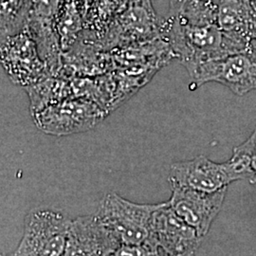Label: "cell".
I'll use <instances>...</instances> for the list:
<instances>
[{
    "mask_svg": "<svg viewBox=\"0 0 256 256\" xmlns=\"http://www.w3.org/2000/svg\"><path fill=\"white\" fill-rule=\"evenodd\" d=\"M162 34L189 75L202 64L236 54L214 21L169 16L162 24Z\"/></svg>",
    "mask_w": 256,
    "mask_h": 256,
    "instance_id": "cell-1",
    "label": "cell"
},
{
    "mask_svg": "<svg viewBox=\"0 0 256 256\" xmlns=\"http://www.w3.org/2000/svg\"><path fill=\"white\" fill-rule=\"evenodd\" d=\"M162 203L138 204L116 192H110L94 214L120 244L142 245L146 242L153 214Z\"/></svg>",
    "mask_w": 256,
    "mask_h": 256,
    "instance_id": "cell-2",
    "label": "cell"
},
{
    "mask_svg": "<svg viewBox=\"0 0 256 256\" xmlns=\"http://www.w3.org/2000/svg\"><path fill=\"white\" fill-rule=\"evenodd\" d=\"M106 116L99 104L86 97L70 96L32 115L43 133L63 137L92 130Z\"/></svg>",
    "mask_w": 256,
    "mask_h": 256,
    "instance_id": "cell-3",
    "label": "cell"
},
{
    "mask_svg": "<svg viewBox=\"0 0 256 256\" xmlns=\"http://www.w3.org/2000/svg\"><path fill=\"white\" fill-rule=\"evenodd\" d=\"M246 178L243 167L232 158L218 164L203 155L174 162L171 165L168 176L171 187L203 192H218L227 188L230 183Z\"/></svg>",
    "mask_w": 256,
    "mask_h": 256,
    "instance_id": "cell-4",
    "label": "cell"
},
{
    "mask_svg": "<svg viewBox=\"0 0 256 256\" xmlns=\"http://www.w3.org/2000/svg\"><path fill=\"white\" fill-rule=\"evenodd\" d=\"M72 220L52 210L30 212L23 236L12 256H62Z\"/></svg>",
    "mask_w": 256,
    "mask_h": 256,
    "instance_id": "cell-5",
    "label": "cell"
},
{
    "mask_svg": "<svg viewBox=\"0 0 256 256\" xmlns=\"http://www.w3.org/2000/svg\"><path fill=\"white\" fill-rule=\"evenodd\" d=\"M202 239L166 202L154 212L144 244L158 256H194Z\"/></svg>",
    "mask_w": 256,
    "mask_h": 256,
    "instance_id": "cell-6",
    "label": "cell"
},
{
    "mask_svg": "<svg viewBox=\"0 0 256 256\" xmlns=\"http://www.w3.org/2000/svg\"><path fill=\"white\" fill-rule=\"evenodd\" d=\"M1 64L10 81L22 88L52 75L27 27L1 39Z\"/></svg>",
    "mask_w": 256,
    "mask_h": 256,
    "instance_id": "cell-7",
    "label": "cell"
},
{
    "mask_svg": "<svg viewBox=\"0 0 256 256\" xmlns=\"http://www.w3.org/2000/svg\"><path fill=\"white\" fill-rule=\"evenodd\" d=\"M190 76L192 88L216 82L243 96L256 90V60L248 52L228 55L202 64Z\"/></svg>",
    "mask_w": 256,
    "mask_h": 256,
    "instance_id": "cell-8",
    "label": "cell"
},
{
    "mask_svg": "<svg viewBox=\"0 0 256 256\" xmlns=\"http://www.w3.org/2000/svg\"><path fill=\"white\" fill-rule=\"evenodd\" d=\"M171 188L172 196L168 200L170 207L200 238H204L222 209L227 188L214 192L180 187Z\"/></svg>",
    "mask_w": 256,
    "mask_h": 256,
    "instance_id": "cell-9",
    "label": "cell"
},
{
    "mask_svg": "<svg viewBox=\"0 0 256 256\" xmlns=\"http://www.w3.org/2000/svg\"><path fill=\"white\" fill-rule=\"evenodd\" d=\"M214 20L236 54L248 52L256 38V21L248 0H210Z\"/></svg>",
    "mask_w": 256,
    "mask_h": 256,
    "instance_id": "cell-10",
    "label": "cell"
},
{
    "mask_svg": "<svg viewBox=\"0 0 256 256\" xmlns=\"http://www.w3.org/2000/svg\"><path fill=\"white\" fill-rule=\"evenodd\" d=\"M122 244L95 214L72 220L62 256H108Z\"/></svg>",
    "mask_w": 256,
    "mask_h": 256,
    "instance_id": "cell-11",
    "label": "cell"
},
{
    "mask_svg": "<svg viewBox=\"0 0 256 256\" xmlns=\"http://www.w3.org/2000/svg\"><path fill=\"white\" fill-rule=\"evenodd\" d=\"M30 102V112L34 115L48 106L68 98L72 84L61 75H50L45 79L24 88Z\"/></svg>",
    "mask_w": 256,
    "mask_h": 256,
    "instance_id": "cell-12",
    "label": "cell"
},
{
    "mask_svg": "<svg viewBox=\"0 0 256 256\" xmlns=\"http://www.w3.org/2000/svg\"><path fill=\"white\" fill-rule=\"evenodd\" d=\"M27 0H1V39L27 27Z\"/></svg>",
    "mask_w": 256,
    "mask_h": 256,
    "instance_id": "cell-13",
    "label": "cell"
},
{
    "mask_svg": "<svg viewBox=\"0 0 256 256\" xmlns=\"http://www.w3.org/2000/svg\"><path fill=\"white\" fill-rule=\"evenodd\" d=\"M232 158L243 166L247 180L252 184L256 183V128L252 134L240 146L234 149Z\"/></svg>",
    "mask_w": 256,
    "mask_h": 256,
    "instance_id": "cell-14",
    "label": "cell"
},
{
    "mask_svg": "<svg viewBox=\"0 0 256 256\" xmlns=\"http://www.w3.org/2000/svg\"><path fill=\"white\" fill-rule=\"evenodd\" d=\"M60 4L61 0H34L28 20L52 22Z\"/></svg>",
    "mask_w": 256,
    "mask_h": 256,
    "instance_id": "cell-15",
    "label": "cell"
},
{
    "mask_svg": "<svg viewBox=\"0 0 256 256\" xmlns=\"http://www.w3.org/2000/svg\"><path fill=\"white\" fill-rule=\"evenodd\" d=\"M108 256H158L146 244H122Z\"/></svg>",
    "mask_w": 256,
    "mask_h": 256,
    "instance_id": "cell-16",
    "label": "cell"
},
{
    "mask_svg": "<svg viewBox=\"0 0 256 256\" xmlns=\"http://www.w3.org/2000/svg\"><path fill=\"white\" fill-rule=\"evenodd\" d=\"M207 1L209 0H171L169 16H174L188 7H191L196 4H200L203 2H207Z\"/></svg>",
    "mask_w": 256,
    "mask_h": 256,
    "instance_id": "cell-17",
    "label": "cell"
},
{
    "mask_svg": "<svg viewBox=\"0 0 256 256\" xmlns=\"http://www.w3.org/2000/svg\"><path fill=\"white\" fill-rule=\"evenodd\" d=\"M248 54H250L252 55L256 60V38L254 39V41L252 42V44L250 48V50H248Z\"/></svg>",
    "mask_w": 256,
    "mask_h": 256,
    "instance_id": "cell-18",
    "label": "cell"
},
{
    "mask_svg": "<svg viewBox=\"0 0 256 256\" xmlns=\"http://www.w3.org/2000/svg\"><path fill=\"white\" fill-rule=\"evenodd\" d=\"M1 256H3V254H1Z\"/></svg>",
    "mask_w": 256,
    "mask_h": 256,
    "instance_id": "cell-19",
    "label": "cell"
}]
</instances>
